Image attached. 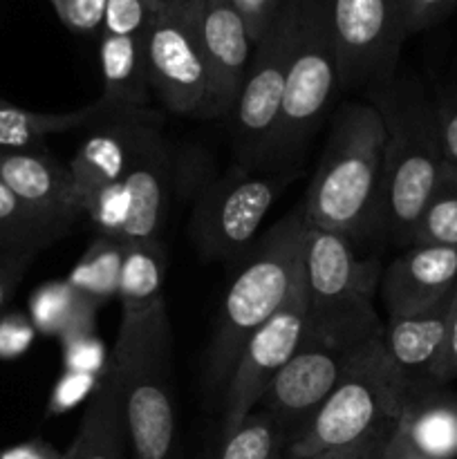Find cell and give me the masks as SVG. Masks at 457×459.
<instances>
[{
	"mask_svg": "<svg viewBox=\"0 0 457 459\" xmlns=\"http://www.w3.org/2000/svg\"><path fill=\"white\" fill-rule=\"evenodd\" d=\"M367 97L385 128L384 186L375 233L408 247L426 202L446 173L435 108L415 79L397 76V72L367 85Z\"/></svg>",
	"mask_w": 457,
	"mask_h": 459,
	"instance_id": "1",
	"label": "cell"
},
{
	"mask_svg": "<svg viewBox=\"0 0 457 459\" xmlns=\"http://www.w3.org/2000/svg\"><path fill=\"white\" fill-rule=\"evenodd\" d=\"M384 327L372 300L330 309L307 307L303 341L258 406L282 426L289 444L348 372L384 341Z\"/></svg>",
	"mask_w": 457,
	"mask_h": 459,
	"instance_id": "2",
	"label": "cell"
},
{
	"mask_svg": "<svg viewBox=\"0 0 457 459\" xmlns=\"http://www.w3.org/2000/svg\"><path fill=\"white\" fill-rule=\"evenodd\" d=\"M385 128L370 101L345 103L332 124L303 218L307 227L354 238L376 231L384 186Z\"/></svg>",
	"mask_w": 457,
	"mask_h": 459,
	"instance_id": "3",
	"label": "cell"
},
{
	"mask_svg": "<svg viewBox=\"0 0 457 459\" xmlns=\"http://www.w3.org/2000/svg\"><path fill=\"white\" fill-rule=\"evenodd\" d=\"M303 211H294L273 224L246 251L245 263L233 276L206 357V379L215 390L227 388L242 348L260 325L280 309L289 296L300 267L305 242Z\"/></svg>",
	"mask_w": 457,
	"mask_h": 459,
	"instance_id": "4",
	"label": "cell"
},
{
	"mask_svg": "<svg viewBox=\"0 0 457 459\" xmlns=\"http://www.w3.org/2000/svg\"><path fill=\"white\" fill-rule=\"evenodd\" d=\"M170 321L166 303L121 316L110 368L119 385L125 433L134 459H173L175 403L170 390Z\"/></svg>",
	"mask_w": 457,
	"mask_h": 459,
	"instance_id": "5",
	"label": "cell"
},
{
	"mask_svg": "<svg viewBox=\"0 0 457 459\" xmlns=\"http://www.w3.org/2000/svg\"><path fill=\"white\" fill-rule=\"evenodd\" d=\"M403 406L406 393L381 341L348 372L303 433L287 446V459H305L361 442L397 424Z\"/></svg>",
	"mask_w": 457,
	"mask_h": 459,
	"instance_id": "6",
	"label": "cell"
},
{
	"mask_svg": "<svg viewBox=\"0 0 457 459\" xmlns=\"http://www.w3.org/2000/svg\"><path fill=\"white\" fill-rule=\"evenodd\" d=\"M343 90L327 0H296V34L287 70L280 121L269 155L291 152L316 128Z\"/></svg>",
	"mask_w": 457,
	"mask_h": 459,
	"instance_id": "7",
	"label": "cell"
},
{
	"mask_svg": "<svg viewBox=\"0 0 457 459\" xmlns=\"http://www.w3.org/2000/svg\"><path fill=\"white\" fill-rule=\"evenodd\" d=\"M151 92L184 117H218L213 83L182 0H164L142 34Z\"/></svg>",
	"mask_w": 457,
	"mask_h": 459,
	"instance_id": "8",
	"label": "cell"
},
{
	"mask_svg": "<svg viewBox=\"0 0 457 459\" xmlns=\"http://www.w3.org/2000/svg\"><path fill=\"white\" fill-rule=\"evenodd\" d=\"M307 290L300 267L285 303L251 334L233 366L224 388L222 435L233 433L260 406L269 385L294 357L307 325Z\"/></svg>",
	"mask_w": 457,
	"mask_h": 459,
	"instance_id": "9",
	"label": "cell"
},
{
	"mask_svg": "<svg viewBox=\"0 0 457 459\" xmlns=\"http://www.w3.org/2000/svg\"><path fill=\"white\" fill-rule=\"evenodd\" d=\"M170 155L160 137L125 173L124 179L90 193L81 215L90 220L97 236L124 242L155 240L161 236L168 206Z\"/></svg>",
	"mask_w": 457,
	"mask_h": 459,
	"instance_id": "10",
	"label": "cell"
},
{
	"mask_svg": "<svg viewBox=\"0 0 457 459\" xmlns=\"http://www.w3.org/2000/svg\"><path fill=\"white\" fill-rule=\"evenodd\" d=\"M294 34L296 0H287L276 21L255 43L245 81L233 103V130L246 157H267L272 151L280 121Z\"/></svg>",
	"mask_w": 457,
	"mask_h": 459,
	"instance_id": "11",
	"label": "cell"
},
{
	"mask_svg": "<svg viewBox=\"0 0 457 459\" xmlns=\"http://www.w3.org/2000/svg\"><path fill=\"white\" fill-rule=\"evenodd\" d=\"M282 179L236 166L220 178L195 206L191 236L209 258H228L254 247L264 218L272 211Z\"/></svg>",
	"mask_w": 457,
	"mask_h": 459,
	"instance_id": "12",
	"label": "cell"
},
{
	"mask_svg": "<svg viewBox=\"0 0 457 459\" xmlns=\"http://www.w3.org/2000/svg\"><path fill=\"white\" fill-rule=\"evenodd\" d=\"M327 4L343 90L392 76L408 39L401 0H327Z\"/></svg>",
	"mask_w": 457,
	"mask_h": 459,
	"instance_id": "13",
	"label": "cell"
},
{
	"mask_svg": "<svg viewBox=\"0 0 457 459\" xmlns=\"http://www.w3.org/2000/svg\"><path fill=\"white\" fill-rule=\"evenodd\" d=\"M161 137V117L151 108L116 110L92 126L67 161L79 209L90 193L125 178L134 161Z\"/></svg>",
	"mask_w": 457,
	"mask_h": 459,
	"instance_id": "14",
	"label": "cell"
},
{
	"mask_svg": "<svg viewBox=\"0 0 457 459\" xmlns=\"http://www.w3.org/2000/svg\"><path fill=\"white\" fill-rule=\"evenodd\" d=\"M303 282L309 309H330L372 300L381 282L375 260H361L354 240L332 229L307 227L303 242Z\"/></svg>",
	"mask_w": 457,
	"mask_h": 459,
	"instance_id": "15",
	"label": "cell"
},
{
	"mask_svg": "<svg viewBox=\"0 0 457 459\" xmlns=\"http://www.w3.org/2000/svg\"><path fill=\"white\" fill-rule=\"evenodd\" d=\"M182 4L209 67L215 112L231 115L255 43L231 0H182Z\"/></svg>",
	"mask_w": 457,
	"mask_h": 459,
	"instance_id": "16",
	"label": "cell"
},
{
	"mask_svg": "<svg viewBox=\"0 0 457 459\" xmlns=\"http://www.w3.org/2000/svg\"><path fill=\"white\" fill-rule=\"evenodd\" d=\"M453 296L455 291L442 303L419 314L388 318V325L384 327L385 354L401 381L406 402L421 393L442 388L439 368L446 345Z\"/></svg>",
	"mask_w": 457,
	"mask_h": 459,
	"instance_id": "17",
	"label": "cell"
},
{
	"mask_svg": "<svg viewBox=\"0 0 457 459\" xmlns=\"http://www.w3.org/2000/svg\"><path fill=\"white\" fill-rule=\"evenodd\" d=\"M379 287L388 318L435 307L457 287V249L437 245L403 247L385 267Z\"/></svg>",
	"mask_w": 457,
	"mask_h": 459,
	"instance_id": "18",
	"label": "cell"
},
{
	"mask_svg": "<svg viewBox=\"0 0 457 459\" xmlns=\"http://www.w3.org/2000/svg\"><path fill=\"white\" fill-rule=\"evenodd\" d=\"M0 182L39 213L72 229L81 215L67 164L36 151H0Z\"/></svg>",
	"mask_w": 457,
	"mask_h": 459,
	"instance_id": "19",
	"label": "cell"
},
{
	"mask_svg": "<svg viewBox=\"0 0 457 459\" xmlns=\"http://www.w3.org/2000/svg\"><path fill=\"white\" fill-rule=\"evenodd\" d=\"M397 433L428 459L457 457V397L446 385L410 397L397 421Z\"/></svg>",
	"mask_w": 457,
	"mask_h": 459,
	"instance_id": "20",
	"label": "cell"
},
{
	"mask_svg": "<svg viewBox=\"0 0 457 459\" xmlns=\"http://www.w3.org/2000/svg\"><path fill=\"white\" fill-rule=\"evenodd\" d=\"M101 101L112 110H142L151 101L142 36L103 34L99 43Z\"/></svg>",
	"mask_w": 457,
	"mask_h": 459,
	"instance_id": "21",
	"label": "cell"
},
{
	"mask_svg": "<svg viewBox=\"0 0 457 459\" xmlns=\"http://www.w3.org/2000/svg\"><path fill=\"white\" fill-rule=\"evenodd\" d=\"M112 108L99 101L70 112H36L0 97V151H36L45 148L49 134L92 128L112 115Z\"/></svg>",
	"mask_w": 457,
	"mask_h": 459,
	"instance_id": "22",
	"label": "cell"
},
{
	"mask_svg": "<svg viewBox=\"0 0 457 459\" xmlns=\"http://www.w3.org/2000/svg\"><path fill=\"white\" fill-rule=\"evenodd\" d=\"M128 446L119 385L112 368L99 381L81 420L79 433L67 448L70 459H124Z\"/></svg>",
	"mask_w": 457,
	"mask_h": 459,
	"instance_id": "23",
	"label": "cell"
},
{
	"mask_svg": "<svg viewBox=\"0 0 457 459\" xmlns=\"http://www.w3.org/2000/svg\"><path fill=\"white\" fill-rule=\"evenodd\" d=\"M101 305L76 290L70 281L43 282L30 299V321L43 336L63 339L83 332H94V321Z\"/></svg>",
	"mask_w": 457,
	"mask_h": 459,
	"instance_id": "24",
	"label": "cell"
},
{
	"mask_svg": "<svg viewBox=\"0 0 457 459\" xmlns=\"http://www.w3.org/2000/svg\"><path fill=\"white\" fill-rule=\"evenodd\" d=\"M168 255L161 238L128 242L119 276L121 316L148 312L164 303V278Z\"/></svg>",
	"mask_w": 457,
	"mask_h": 459,
	"instance_id": "25",
	"label": "cell"
},
{
	"mask_svg": "<svg viewBox=\"0 0 457 459\" xmlns=\"http://www.w3.org/2000/svg\"><path fill=\"white\" fill-rule=\"evenodd\" d=\"M70 227L47 218L0 182V254L36 255Z\"/></svg>",
	"mask_w": 457,
	"mask_h": 459,
	"instance_id": "26",
	"label": "cell"
},
{
	"mask_svg": "<svg viewBox=\"0 0 457 459\" xmlns=\"http://www.w3.org/2000/svg\"><path fill=\"white\" fill-rule=\"evenodd\" d=\"M125 247L128 242L94 233L92 242L74 264L67 281L103 307L115 296H119V276Z\"/></svg>",
	"mask_w": 457,
	"mask_h": 459,
	"instance_id": "27",
	"label": "cell"
},
{
	"mask_svg": "<svg viewBox=\"0 0 457 459\" xmlns=\"http://www.w3.org/2000/svg\"><path fill=\"white\" fill-rule=\"evenodd\" d=\"M289 437L282 426L263 408H255L233 433L222 435V442L209 459H276L287 455Z\"/></svg>",
	"mask_w": 457,
	"mask_h": 459,
	"instance_id": "28",
	"label": "cell"
},
{
	"mask_svg": "<svg viewBox=\"0 0 457 459\" xmlns=\"http://www.w3.org/2000/svg\"><path fill=\"white\" fill-rule=\"evenodd\" d=\"M408 245H437L457 249V178L444 173L430 200L426 202Z\"/></svg>",
	"mask_w": 457,
	"mask_h": 459,
	"instance_id": "29",
	"label": "cell"
},
{
	"mask_svg": "<svg viewBox=\"0 0 457 459\" xmlns=\"http://www.w3.org/2000/svg\"><path fill=\"white\" fill-rule=\"evenodd\" d=\"M63 370L103 377L110 368V352L94 332L67 336L61 341Z\"/></svg>",
	"mask_w": 457,
	"mask_h": 459,
	"instance_id": "30",
	"label": "cell"
},
{
	"mask_svg": "<svg viewBox=\"0 0 457 459\" xmlns=\"http://www.w3.org/2000/svg\"><path fill=\"white\" fill-rule=\"evenodd\" d=\"M164 0H108L103 34L142 36Z\"/></svg>",
	"mask_w": 457,
	"mask_h": 459,
	"instance_id": "31",
	"label": "cell"
},
{
	"mask_svg": "<svg viewBox=\"0 0 457 459\" xmlns=\"http://www.w3.org/2000/svg\"><path fill=\"white\" fill-rule=\"evenodd\" d=\"M433 108L444 169H446V173L457 178V74L448 81L446 88L439 90Z\"/></svg>",
	"mask_w": 457,
	"mask_h": 459,
	"instance_id": "32",
	"label": "cell"
},
{
	"mask_svg": "<svg viewBox=\"0 0 457 459\" xmlns=\"http://www.w3.org/2000/svg\"><path fill=\"white\" fill-rule=\"evenodd\" d=\"M99 381H101V377L63 370V377L56 381L52 394H49L47 415L49 417L63 415V412L81 406L83 402H90L94 390L99 388Z\"/></svg>",
	"mask_w": 457,
	"mask_h": 459,
	"instance_id": "33",
	"label": "cell"
},
{
	"mask_svg": "<svg viewBox=\"0 0 457 459\" xmlns=\"http://www.w3.org/2000/svg\"><path fill=\"white\" fill-rule=\"evenodd\" d=\"M67 30L76 34H92L101 30L108 0H49Z\"/></svg>",
	"mask_w": 457,
	"mask_h": 459,
	"instance_id": "34",
	"label": "cell"
},
{
	"mask_svg": "<svg viewBox=\"0 0 457 459\" xmlns=\"http://www.w3.org/2000/svg\"><path fill=\"white\" fill-rule=\"evenodd\" d=\"M39 332L31 325L30 316L25 314H3L0 316V359H18L31 348Z\"/></svg>",
	"mask_w": 457,
	"mask_h": 459,
	"instance_id": "35",
	"label": "cell"
},
{
	"mask_svg": "<svg viewBox=\"0 0 457 459\" xmlns=\"http://www.w3.org/2000/svg\"><path fill=\"white\" fill-rule=\"evenodd\" d=\"M408 36L419 34L446 21L457 7V0H401Z\"/></svg>",
	"mask_w": 457,
	"mask_h": 459,
	"instance_id": "36",
	"label": "cell"
},
{
	"mask_svg": "<svg viewBox=\"0 0 457 459\" xmlns=\"http://www.w3.org/2000/svg\"><path fill=\"white\" fill-rule=\"evenodd\" d=\"M233 7L237 9V13L245 21L246 30H249L251 40L258 43L260 36L269 30L276 16L280 13L282 4L287 0H231Z\"/></svg>",
	"mask_w": 457,
	"mask_h": 459,
	"instance_id": "37",
	"label": "cell"
},
{
	"mask_svg": "<svg viewBox=\"0 0 457 459\" xmlns=\"http://www.w3.org/2000/svg\"><path fill=\"white\" fill-rule=\"evenodd\" d=\"M394 429H397V424L385 426V429L367 435V437L361 439V442L348 444V446H341V448H332V451H323L318 453V455L305 457V459H379L381 453H384L385 444H388L390 437H392Z\"/></svg>",
	"mask_w": 457,
	"mask_h": 459,
	"instance_id": "38",
	"label": "cell"
},
{
	"mask_svg": "<svg viewBox=\"0 0 457 459\" xmlns=\"http://www.w3.org/2000/svg\"><path fill=\"white\" fill-rule=\"evenodd\" d=\"M34 255H16V254H0V316H3L4 305L16 291L18 282L25 276L27 267L31 264Z\"/></svg>",
	"mask_w": 457,
	"mask_h": 459,
	"instance_id": "39",
	"label": "cell"
},
{
	"mask_svg": "<svg viewBox=\"0 0 457 459\" xmlns=\"http://www.w3.org/2000/svg\"><path fill=\"white\" fill-rule=\"evenodd\" d=\"M0 459H70L67 451H58L45 439H27V442L12 444L7 448H0Z\"/></svg>",
	"mask_w": 457,
	"mask_h": 459,
	"instance_id": "40",
	"label": "cell"
},
{
	"mask_svg": "<svg viewBox=\"0 0 457 459\" xmlns=\"http://www.w3.org/2000/svg\"><path fill=\"white\" fill-rule=\"evenodd\" d=\"M453 379H457V290L453 296L451 318H448L446 345H444L442 368H439V381L442 385H448Z\"/></svg>",
	"mask_w": 457,
	"mask_h": 459,
	"instance_id": "41",
	"label": "cell"
},
{
	"mask_svg": "<svg viewBox=\"0 0 457 459\" xmlns=\"http://www.w3.org/2000/svg\"><path fill=\"white\" fill-rule=\"evenodd\" d=\"M388 446H390V451L394 453V457H397V459H428V457L421 455V453H417L415 448H412L410 444H408L406 439H403L401 435L397 433V429H394V433H392V437H390Z\"/></svg>",
	"mask_w": 457,
	"mask_h": 459,
	"instance_id": "42",
	"label": "cell"
},
{
	"mask_svg": "<svg viewBox=\"0 0 457 459\" xmlns=\"http://www.w3.org/2000/svg\"><path fill=\"white\" fill-rule=\"evenodd\" d=\"M276 459H287V455H280V457H276Z\"/></svg>",
	"mask_w": 457,
	"mask_h": 459,
	"instance_id": "43",
	"label": "cell"
}]
</instances>
